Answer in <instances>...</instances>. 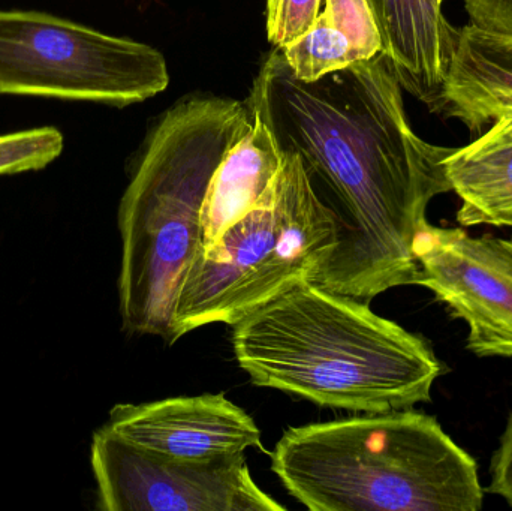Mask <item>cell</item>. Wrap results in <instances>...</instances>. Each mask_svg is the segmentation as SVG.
Here are the masks:
<instances>
[{"mask_svg":"<svg viewBox=\"0 0 512 511\" xmlns=\"http://www.w3.org/2000/svg\"><path fill=\"white\" fill-rule=\"evenodd\" d=\"M469 24L493 33L512 38V0H463Z\"/></svg>","mask_w":512,"mask_h":511,"instance_id":"cell-18","label":"cell"},{"mask_svg":"<svg viewBox=\"0 0 512 511\" xmlns=\"http://www.w3.org/2000/svg\"><path fill=\"white\" fill-rule=\"evenodd\" d=\"M512 104V38L459 29L439 116L457 119L472 134H480L493 113Z\"/></svg>","mask_w":512,"mask_h":511,"instance_id":"cell-12","label":"cell"},{"mask_svg":"<svg viewBox=\"0 0 512 511\" xmlns=\"http://www.w3.org/2000/svg\"><path fill=\"white\" fill-rule=\"evenodd\" d=\"M369 5L400 86L438 113L459 29L439 0H369Z\"/></svg>","mask_w":512,"mask_h":511,"instance_id":"cell-10","label":"cell"},{"mask_svg":"<svg viewBox=\"0 0 512 511\" xmlns=\"http://www.w3.org/2000/svg\"><path fill=\"white\" fill-rule=\"evenodd\" d=\"M337 246L333 213L324 206L295 153L267 200L198 249L174 305L168 344L210 324L233 327L300 281H315Z\"/></svg>","mask_w":512,"mask_h":511,"instance_id":"cell-5","label":"cell"},{"mask_svg":"<svg viewBox=\"0 0 512 511\" xmlns=\"http://www.w3.org/2000/svg\"><path fill=\"white\" fill-rule=\"evenodd\" d=\"M489 492L504 498L512 507V414L490 465Z\"/></svg>","mask_w":512,"mask_h":511,"instance_id":"cell-19","label":"cell"},{"mask_svg":"<svg viewBox=\"0 0 512 511\" xmlns=\"http://www.w3.org/2000/svg\"><path fill=\"white\" fill-rule=\"evenodd\" d=\"M271 471L312 511L483 509L475 459L412 408L286 429Z\"/></svg>","mask_w":512,"mask_h":511,"instance_id":"cell-4","label":"cell"},{"mask_svg":"<svg viewBox=\"0 0 512 511\" xmlns=\"http://www.w3.org/2000/svg\"><path fill=\"white\" fill-rule=\"evenodd\" d=\"M251 128L216 168L201 210L200 248L215 243L225 230L261 206L279 176L283 150L264 117L249 107Z\"/></svg>","mask_w":512,"mask_h":511,"instance_id":"cell-11","label":"cell"},{"mask_svg":"<svg viewBox=\"0 0 512 511\" xmlns=\"http://www.w3.org/2000/svg\"><path fill=\"white\" fill-rule=\"evenodd\" d=\"M251 125L248 102L195 96L153 129L119 207V302L129 333L170 342L177 293L201 245L210 180Z\"/></svg>","mask_w":512,"mask_h":511,"instance_id":"cell-3","label":"cell"},{"mask_svg":"<svg viewBox=\"0 0 512 511\" xmlns=\"http://www.w3.org/2000/svg\"><path fill=\"white\" fill-rule=\"evenodd\" d=\"M451 191L460 198L462 227L507 228L512 219V122L505 114L468 146L453 147L445 159Z\"/></svg>","mask_w":512,"mask_h":511,"instance_id":"cell-13","label":"cell"},{"mask_svg":"<svg viewBox=\"0 0 512 511\" xmlns=\"http://www.w3.org/2000/svg\"><path fill=\"white\" fill-rule=\"evenodd\" d=\"M231 341L255 386L334 410L414 408L444 372L426 339L307 279L234 324Z\"/></svg>","mask_w":512,"mask_h":511,"instance_id":"cell-2","label":"cell"},{"mask_svg":"<svg viewBox=\"0 0 512 511\" xmlns=\"http://www.w3.org/2000/svg\"><path fill=\"white\" fill-rule=\"evenodd\" d=\"M415 285L427 288L451 317L468 326L477 357H512V237H474L427 222L414 243Z\"/></svg>","mask_w":512,"mask_h":511,"instance_id":"cell-8","label":"cell"},{"mask_svg":"<svg viewBox=\"0 0 512 511\" xmlns=\"http://www.w3.org/2000/svg\"><path fill=\"white\" fill-rule=\"evenodd\" d=\"M322 11L348 36L361 62L384 53L381 32L369 0H324Z\"/></svg>","mask_w":512,"mask_h":511,"instance_id":"cell-16","label":"cell"},{"mask_svg":"<svg viewBox=\"0 0 512 511\" xmlns=\"http://www.w3.org/2000/svg\"><path fill=\"white\" fill-rule=\"evenodd\" d=\"M499 114H505V116H507L508 119H510L512 122V104L504 105V107L498 108V110L493 113L492 122L496 116H499Z\"/></svg>","mask_w":512,"mask_h":511,"instance_id":"cell-20","label":"cell"},{"mask_svg":"<svg viewBox=\"0 0 512 511\" xmlns=\"http://www.w3.org/2000/svg\"><path fill=\"white\" fill-rule=\"evenodd\" d=\"M280 51L292 74L301 81H316L361 62L348 36L324 11L303 35Z\"/></svg>","mask_w":512,"mask_h":511,"instance_id":"cell-14","label":"cell"},{"mask_svg":"<svg viewBox=\"0 0 512 511\" xmlns=\"http://www.w3.org/2000/svg\"><path fill=\"white\" fill-rule=\"evenodd\" d=\"M164 54L36 11H0V95L126 107L164 92Z\"/></svg>","mask_w":512,"mask_h":511,"instance_id":"cell-6","label":"cell"},{"mask_svg":"<svg viewBox=\"0 0 512 511\" xmlns=\"http://www.w3.org/2000/svg\"><path fill=\"white\" fill-rule=\"evenodd\" d=\"M246 102L280 149L300 158L336 221V249L313 282L367 303L415 285V239L430 201L451 192L445 159L453 147L415 134L388 57L301 81L274 48Z\"/></svg>","mask_w":512,"mask_h":511,"instance_id":"cell-1","label":"cell"},{"mask_svg":"<svg viewBox=\"0 0 512 511\" xmlns=\"http://www.w3.org/2000/svg\"><path fill=\"white\" fill-rule=\"evenodd\" d=\"M507 228H512V219L510 222H508Z\"/></svg>","mask_w":512,"mask_h":511,"instance_id":"cell-21","label":"cell"},{"mask_svg":"<svg viewBox=\"0 0 512 511\" xmlns=\"http://www.w3.org/2000/svg\"><path fill=\"white\" fill-rule=\"evenodd\" d=\"M439 2L444 3V0H439Z\"/></svg>","mask_w":512,"mask_h":511,"instance_id":"cell-22","label":"cell"},{"mask_svg":"<svg viewBox=\"0 0 512 511\" xmlns=\"http://www.w3.org/2000/svg\"><path fill=\"white\" fill-rule=\"evenodd\" d=\"M104 511H283L252 479L245 453L185 459L143 449L107 426L93 435Z\"/></svg>","mask_w":512,"mask_h":511,"instance_id":"cell-7","label":"cell"},{"mask_svg":"<svg viewBox=\"0 0 512 511\" xmlns=\"http://www.w3.org/2000/svg\"><path fill=\"white\" fill-rule=\"evenodd\" d=\"M324 0H267L265 29L268 42L283 48L303 35L321 12Z\"/></svg>","mask_w":512,"mask_h":511,"instance_id":"cell-17","label":"cell"},{"mask_svg":"<svg viewBox=\"0 0 512 511\" xmlns=\"http://www.w3.org/2000/svg\"><path fill=\"white\" fill-rule=\"evenodd\" d=\"M108 429L143 449L185 459H212L262 449L255 420L224 393L119 404Z\"/></svg>","mask_w":512,"mask_h":511,"instance_id":"cell-9","label":"cell"},{"mask_svg":"<svg viewBox=\"0 0 512 511\" xmlns=\"http://www.w3.org/2000/svg\"><path fill=\"white\" fill-rule=\"evenodd\" d=\"M62 150L63 135L54 126L0 135V176L41 170Z\"/></svg>","mask_w":512,"mask_h":511,"instance_id":"cell-15","label":"cell"}]
</instances>
